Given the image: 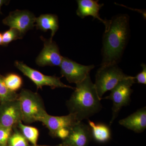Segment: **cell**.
<instances>
[{"label":"cell","instance_id":"obj_1","mask_svg":"<svg viewBox=\"0 0 146 146\" xmlns=\"http://www.w3.org/2000/svg\"><path fill=\"white\" fill-rule=\"evenodd\" d=\"M129 35V17L127 14H118L108 21L103 35L101 65L119 63Z\"/></svg>","mask_w":146,"mask_h":146},{"label":"cell","instance_id":"obj_2","mask_svg":"<svg viewBox=\"0 0 146 146\" xmlns=\"http://www.w3.org/2000/svg\"><path fill=\"white\" fill-rule=\"evenodd\" d=\"M74 91L66 105L70 113L76 115L79 122L99 112L102 106L90 75L83 81L76 84Z\"/></svg>","mask_w":146,"mask_h":146},{"label":"cell","instance_id":"obj_3","mask_svg":"<svg viewBox=\"0 0 146 146\" xmlns=\"http://www.w3.org/2000/svg\"><path fill=\"white\" fill-rule=\"evenodd\" d=\"M23 114V121L29 124L39 121L48 114L42 97L37 93L23 89L18 94Z\"/></svg>","mask_w":146,"mask_h":146},{"label":"cell","instance_id":"obj_4","mask_svg":"<svg viewBox=\"0 0 146 146\" xmlns=\"http://www.w3.org/2000/svg\"><path fill=\"white\" fill-rule=\"evenodd\" d=\"M101 65L96 74L94 85L99 97L102 100L106 92L112 90L127 75L123 73L118 64Z\"/></svg>","mask_w":146,"mask_h":146},{"label":"cell","instance_id":"obj_5","mask_svg":"<svg viewBox=\"0 0 146 146\" xmlns=\"http://www.w3.org/2000/svg\"><path fill=\"white\" fill-rule=\"evenodd\" d=\"M134 77L127 76L121 80L111 90L109 96L104 98L111 100L113 102L112 107V117L110 125H111L118 116L122 108L128 105L131 101V95L133 92L131 87L135 83Z\"/></svg>","mask_w":146,"mask_h":146},{"label":"cell","instance_id":"obj_6","mask_svg":"<svg viewBox=\"0 0 146 146\" xmlns=\"http://www.w3.org/2000/svg\"><path fill=\"white\" fill-rule=\"evenodd\" d=\"M49 131L53 137L63 140L69 134L70 131L79 122L76 115L69 113L62 116H54L47 114L39 120Z\"/></svg>","mask_w":146,"mask_h":146},{"label":"cell","instance_id":"obj_7","mask_svg":"<svg viewBox=\"0 0 146 146\" xmlns=\"http://www.w3.org/2000/svg\"><path fill=\"white\" fill-rule=\"evenodd\" d=\"M14 65L23 75L29 78L36 85L37 89H42L44 86H48L52 89L56 88H75L64 84L60 78L56 76L45 75L39 71L33 69L23 62L16 61Z\"/></svg>","mask_w":146,"mask_h":146},{"label":"cell","instance_id":"obj_8","mask_svg":"<svg viewBox=\"0 0 146 146\" xmlns=\"http://www.w3.org/2000/svg\"><path fill=\"white\" fill-rule=\"evenodd\" d=\"M60 74L68 82L76 84L80 83L90 75L95 65H84L77 63L68 57L62 58L60 65Z\"/></svg>","mask_w":146,"mask_h":146},{"label":"cell","instance_id":"obj_9","mask_svg":"<svg viewBox=\"0 0 146 146\" xmlns=\"http://www.w3.org/2000/svg\"><path fill=\"white\" fill-rule=\"evenodd\" d=\"M22 121L23 114L18 99L0 103V126L13 129Z\"/></svg>","mask_w":146,"mask_h":146},{"label":"cell","instance_id":"obj_10","mask_svg":"<svg viewBox=\"0 0 146 146\" xmlns=\"http://www.w3.org/2000/svg\"><path fill=\"white\" fill-rule=\"evenodd\" d=\"M36 18L34 14L29 11L17 9L10 12L2 22L10 28L16 29L25 35L27 32L34 28Z\"/></svg>","mask_w":146,"mask_h":146},{"label":"cell","instance_id":"obj_11","mask_svg":"<svg viewBox=\"0 0 146 146\" xmlns=\"http://www.w3.org/2000/svg\"><path fill=\"white\" fill-rule=\"evenodd\" d=\"M44 42V47L36 59V65L40 67L60 66L63 56L59 48L52 39H46L41 36Z\"/></svg>","mask_w":146,"mask_h":146},{"label":"cell","instance_id":"obj_12","mask_svg":"<svg viewBox=\"0 0 146 146\" xmlns=\"http://www.w3.org/2000/svg\"><path fill=\"white\" fill-rule=\"evenodd\" d=\"M92 139L89 126L82 121L79 122L71 129L68 136L62 140L61 145L88 146Z\"/></svg>","mask_w":146,"mask_h":146},{"label":"cell","instance_id":"obj_13","mask_svg":"<svg viewBox=\"0 0 146 146\" xmlns=\"http://www.w3.org/2000/svg\"><path fill=\"white\" fill-rule=\"evenodd\" d=\"M76 1L78 7L76 13L79 17L83 19L87 16H92L106 26L108 21L102 19L99 14L100 9L103 6V4L99 3V1L96 0H77Z\"/></svg>","mask_w":146,"mask_h":146},{"label":"cell","instance_id":"obj_14","mask_svg":"<svg viewBox=\"0 0 146 146\" xmlns=\"http://www.w3.org/2000/svg\"><path fill=\"white\" fill-rule=\"evenodd\" d=\"M119 123L136 133H142L146 128V107L138 110L126 118L120 120Z\"/></svg>","mask_w":146,"mask_h":146},{"label":"cell","instance_id":"obj_15","mask_svg":"<svg viewBox=\"0 0 146 146\" xmlns=\"http://www.w3.org/2000/svg\"><path fill=\"white\" fill-rule=\"evenodd\" d=\"M35 23V26L37 29L44 32L51 30L50 39H52L59 29L58 17L55 14H42L36 18Z\"/></svg>","mask_w":146,"mask_h":146},{"label":"cell","instance_id":"obj_16","mask_svg":"<svg viewBox=\"0 0 146 146\" xmlns=\"http://www.w3.org/2000/svg\"><path fill=\"white\" fill-rule=\"evenodd\" d=\"M91 129L92 138L96 142L101 143H107L111 138V131L109 126L105 124L95 123L88 119Z\"/></svg>","mask_w":146,"mask_h":146},{"label":"cell","instance_id":"obj_17","mask_svg":"<svg viewBox=\"0 0 146 146\" xmlns=\"http://www.w3.org/2000/svg\"><path fill=\"white\" fill-rule=\"evenodd\" d=\"M17 127L29 142L33 146L37 145L39 131L36 128L25 125L22 122L18 124Z\"/></svg>","mask_w":146,"mask_h":146},{"label":"cell","instance_id":"obj_18","mask_svg":"<svg viewBox=\"0 0 146 146\" xmlns=\"http://www.w3.org/2000/svg\"><path fill=\"white\" fill-rule=\"evenodd\" d=\"M5 83L10 91L16 92L19 90L23 84V79L15 73H10L4 77Z\"/></svg>","mask_w":146,"mask_h":146},{"label":"cell","instance_id":"obj_19","mask_svg":"<svg viewBox=\"0 0 146 146\" xmlns=\"http://www.w3.org/2000/svg\"><path fill=\"white\" fill-rule=\"evenodd\" d=\"M4 76L0 74V100L1 102L17 100L19 94L10 91L7 87L4 80ZM0 102V103H1Z\"/></svg>","mask_w":146,"mask_h":146},{"label":"cell","instance_id":"obj_20","mask_svg":"<svg viewBox=\"0 0 146 146\" xmlns=\"http://www.w3.org/2000/svg\"><path fill=\"white\" fill-rule=\"evenodd\" d=\"M7 146H29V142L17 127L13 129Z\"/></svg>","mask_w":146,"mask_h":146},{"label":"cell","instance_id":"obj_21","mask_svg":"<svg viewBox=\"0 0 146 146\" xmlns=\"http://www.w3.org/2000/svg\"><path fill=\"white\" fill-rule=\"evenodd\" d=\"M24 35L16 29L10 28L2 34V46H7L12 41L23 37Z\"/></svg>","mask_w":146,"mask_h":146},{"label":"cell","instance_id":"obj_22","mask_svg":"<svg viewBox=\"0 0 146 146\" xmlns=\"http://www.w3.org/2000/svg\"><path fill=\"white\" fill-rule=\"evenodd\" d=\"M13 129L0 126V146H7L9 137Z\"/></svg>","mask_w":146,"mask_h":146},{"label":"cell","instance_id":"obj_23","mask_svg":"<svg viewBox=\"0 0 146 146\" xmlns=\"http://www.w3.org/2000/svg\"><path fill=\"white\" fill-rule=\"evenodd\" d=\"M142 67V72L138 73L135 77H134L135 80H136L137 82L141 84H146V65L145 63L141 64Z\"/></svg>","mask_w":146,"mask_h":146},{"label":"cell","instance_id":"obj_24","mask_svg":"<svg viewBox=\"0 0 146 146\" xmlns=\"http://www.w3.org/2000/svg\"><path fill=\"white\" fill-rule=\"evenodd\" d=\"M9 1H5V0H0V14H2L1 11V9L2 6L4 5H7L9 3Z\"/></svg>","mask_w":146,"mask_h":146},{"label":"cell","instance_id":"obj_25","mask_svg":"<svg viewBox=\"0 0 146 146\" xmlns=\"http://www.w3.org/2000/svg\"><path fill=\"white\" fill-rule=\"evenodd\" d=\"M2 34L0 33V46L2 45Z\"/></svg>","mask_w":146,"mask_h":146},{"label":"cell","instance_id":"obj_26","mask_svg":"<svg viewBox=\"0 0 146 146\" xmlns=\"http://www.w3.org/2000/svg\"><path fill=\"white\" fill-rule=\"evenodd\" d=\"M36 146H46V145H36Z\"/></svg>","mask_w":146,"mask_h":146},{"label":"cell","instance_id":"obj_27","mask_svg":"<svg viewBox=\"0 0 146 146\" xmlns=\"http://www.w3.org/2000/svg\"><path fill=\"white\" fill-rule=\"evenodd\" d=\"M61 146H65V145H61Z\"/></svg>","mask_w":146,"mask_h":146},{"label":"cell","instance_id":"obj_28","mask_svg":"<svg viewBox=\"0 0 146 146\" xmlns=\"http://www.w3.org/2000/svg\"><path fill=\"white\" fill-rule=\"evenodd\" d=\"M0 102H1V100H0Z\"/></svg>","mask_w":146,"mask_h":146}]
</instances>
